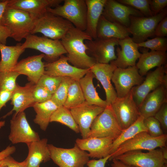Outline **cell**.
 <instances>
[{
  "instance_id": "obj_1",
  "label": "cell",
  "mask_w": 167,
  "mask_h": 167,
  "mask_svg": "<svg viewBox=\"0 0 167 167\" xmlns=\"http://www.w3.org/2000/svg\"><path fill=\"white\" fill-rule=\"evenodd\" d=\"M93 39L85 31L73 26L60 41L67 52L68 62L81 69H90L96 62L87 54L84 41Z\"/></svg>"
},
{
  "instance_id": "obj_2",
  "label": "cell",
  "mask_w": 167,
  "mask_h": 167,
  "mask_svg": "<svg viewBox=\"0 0 167 167\" xmlns=\"http://www.w3.org/2000/svg\"><path fill=\"white\" fill-rule=\"evenodd\" d=\"M35 19L26 12L7 6L3 15V25L9 30L10 37L19 42L31 34Z\"/></svg>"
},
{
  "instance_id": "obj_3",
  "label": "cell",
  "mask_w": 167,
  "mask_h": 167,
  "mask_svg": "<svg viewBox=\"0 0 167 167\" xmlns=\"http://www.w3.org/2000/svg\"><path fill=\"white\" fill-rule=\"evenodd\" d=\"M73 26L63 18L48 12L35 19L31 34L40 33L51 39L60 40Z\"/></svg>"
},
{
  "instance_id": "obj_4",
  "label": "cell",
  "mask_w": 167,
  "mask_h": 167,
  "mask_svg": "<svg viewBox=\"0 0 167 167\" xmlns=\"http://www.w3.org/2000/svg\"><path fill=\"white\" fill-rule=\"evenodd\" d=\"M63 2V5L49 8L47 11L63 18L76 28L85 31L87 12L85 0H64Z\"/></svg>"
},
{
  "instance_id": "obj_5",
  "label": "cell",
  "mask_w": 167,
  "mask_h": 167,
  "mask_svg": "<svg viewBox=\"0 0 167 167\" xmlns=\"http://www.w3.org/2000/svg\"><path fill=\"white\" fill-rule=\"evenodd\" d=\"M167 8L159 13L150 16H130V23L127 28L132 35L133 41L136 44L143 42L155 36V29L159 22L167 16Z\"/></svg>"
},
{
  "instance_id": "obj_6",
  "label": "cell",
  "mask_w": 167,
  "mask_h": 167,
  "mask_svg": "<svg viewBox=\"0 0 167 167\" xmlns=\"http://www.w3.org/2000/svg\"><path fill=\"white\" fill-rule=\"evenodd\" d=\"M122 130L111 105H108L93 121L88 137H111L114 140Z\"/></svg>"
},
{
  "instance_id": "obj_7",
  "label": "cell",
  "mask_w": 167,
  "mask_h": 167,
  "mask_svg": "<svg viewBox=\"0 0 167 167\" xmlns=\"http://www.w3.org/2000/svg\"><path fill=\"white\" fill-rule=\"evenodd\" d=\"M167 140V135L166 134L160 136L153 137L147 132H140L120 145L116 151L110 155L109 160L111 161L130 151L142 150L150 151L166 147Z\"/></svg>"
},
{
  "instance_id": "obj_8",
  "label": "cell",
  "mask_w": 167,
  "mask_h": 167,
  "mask_svg": "<svg viewBox=\"0 0 167 167\" xmlns=\"http://www.w3.org/2000/svg\"><path fill=\"white\" fill-rule=\"evenodd\" d=\"M50 159L59 167H84L89 160L88 153L75 144L70 148L48 144Z\"/></svg>"
},
{
  "instance_id": "obj_9",
  "label": "cell",
  "mask_w": 167,
  "mask_h": 167,
  "mask_svg": "<svg viewBox=\"0 0 167 167\" xmlns=\"http://www.w3.org/2000/svg\"><path fill=\"white\" fill-rule=\"evenodd\" d=\"M24 49H31L42 52L44 54V58L50 62L58 60L60 57L67 52L60 40H54L45 36H40L30 34L26 38L25 41L21 44Z\"/></svg>"
},
{
  "instance_id": "obj_10",
  "label": "cell",
  "mask_w": 167,
  "mask_h": 167,
  "mask_svg": "<svg viewBox=\"0 0 167 167\" xmlns=\"http://www.w3.org/2000/svg\"><path fill=\"white\" fill-rule=\"evenodd\" d=\"M167 68L164 65L149 72L142 83L132 88L131 91L138 108L150 92L162 86H167Z\"/></svg>"
},
{
  "instance_id": "obj_11",
  "label": "cell",
  "mask_w": 167,
  "mask_h": 167,
  "mask_svg": "<svg viewBox=\"0 0 167 167\" xmlns=\"http://www.w3.org/2000/svg\"><path fill=\"white\" fill-rule=\"evenodd\" d=\"M114 159L129 166L135 167H162L167 163L163 158L161 148L146 152L138 150L130 151Z\"/></svg>"
},
{
  "instance_id": "obj_12",
  "label": "cell",
  "mask_w": 167,
  "mask_h": 167,
  "mask_svg": "<svg viewBox=\"0 0 167 167\" xmlns=\"http://www.w3.org/2000/svg\"><path fill=\"white\" fill-rule=\"evenodd\" d=\"M110 105L122 130L134 123L140 116L138 107L133 98L131 91L123 97H117Z\"/></svg>"
},
{
  "instance_id": "obj_13",
  "label": "cell",
  "mask_w": 167,
  "mask_h": 167,
  "mask_svg": "<svg viewBox=\"0 0 167 167\" xmlns=\"http://www.w3.org/2000/svg\"><path fill=\"white\" fill-rule=\"evenodd\" d=\"M144 79L135 66L125 68L117 67L113 72L111 81L117 97H121L127 95L132 88L141 84Z\"/></svg>"
},
{
  "instance_id": "obj_14",
  "label": "cell",
  "mask_w": 167,
  "mask_h": 167,
  "mask_svg": "<svg viewBox=\"0 0 167 167\" xmlns=\"http://www.w3.org/2000/svg\"><path fill=\"white\" fill-rule=\"evenodd\" d=\"M8 139L13 144L19 143L27 144L41 139L38 133L30 126L24 111L13 115L10 120Z\"/></svg>"
},
{
  "instance_id": "obj_15",
  "label": "cell",
  "mask_w": 167,
  "mask_h": 167,
  "mask_svg": "<svg viewBox=\"0 0 167 167\" xmlns=\"http://www.w3.org/2000/svg\"><path fill=\"white\" fill-rule=\"evenodd\" d=\"M118 41L116 38H96L86 40L84 42L88 49L87 52H89L96 63L108 64L117 58L115 46H118Z\"/></svg>"
},
{
  "instance_id": "obj_16",
  "label": "cell",
  "mask_w": 167,
  "mask_h": 167,
  "mask_svg": "<svg viewBox=\"0 0 167 167\" xmlns=\"http://www.w3.org/2000/svg\"><path fill=\"white\" fill-rule=\"evenodd\" d=\"M102 15L110 22L120 24L127 28L130 24V16H144L138 10L115 0H106Z\"/></svg>"
},
{
  "instance_id": "obj_17",
  "label": "cell",
  "mask_w": 167,
  "mask_h": 167,
  "mask_svg": "<svg viewBox=\"0 0 167 167\" xmlns=\"http://www.w3.org/2000/svg\"><path fill=\"white\" fill-rule=\"evenodd\" d=\"M105 108L96 105H89L85 101L82 104L70 109L79 127L82 138L88 137L93 121Z\"/></svg>"
},
{
  "instance_id": "obj_18",
  "label": "cell",
  "mask_w": 167,
  "mask_h": 167,
  "mask_svg": "<svg viewBox=\"0 0 167 167\" xmlns=\"http://www.w3.org/2000/svg\"><path fill=\"white\" fill-rule=\"evenodd\" d=\"M118 45L120 48L118 46L116 48L117 58L110 63L121 68L135 66L136 61L141 54L137 44L129 36L119 40Z\"/></svg>"
},
{
  "instance_id": "obj_19",
  "label": "cell",
  "mask_w": 167,
  "mask_h": 167,
  "mask_svg": "<svg viewBox=\"0 0 167 167\" xmlns=\"http://www.w3.org/2000/svg\"><path fill=\"white\" fill-rule=\"evenodd\" d=\"M44 54L33 55L20 60L11 71L27 76L29 82L36 84L44 74L45 63L42 61Z\"/></svg>"
},
{
  "instance_id": "obj_20",
  "label": "cell",
  "mask_w": 167,
  "mask_h": 167,
  "mask_svg": "<svg viewBox=\"0 0 167 167\" xmlns=\"http://www.w3.org/2000/svg\"><path fill=\"white\" fill-rule=\"evenodd\" d=\"M44 74L49 76L68 77L76 80L83 77L90 69H81L70 64L66 56L61 55L57 60L45 63Z\"/></svg>"
},
{
  "instance_id": "obj_21",
  "label": "cell",
  "mask_w": 167,
  "mask_h": 167,
  "mask_svg": "<svg viewBox=\"0 0 167 167\" xmlns=\"http://www.w3.org/2000/svg\"><path fill=\"white\" fill-rule=\"evenodd\" d=\"M114 140L111 137L78 138L75 144L82 150L88 152L89 157L100 159L110 155Z\"/></svg>"
},
{
  "instance_id": "obj_22",
  "label": "cell",
  "mask_w": 167,
  "mask_h": 167,
  "mask_svg": "<svg viewBox=\"0 0 167 167\" xmlns=\"http://www.w3.org/2000/svg\"><path fill=\"white\" fill-rule=\"evenodd\" d=\"M117 68L113 64L96 63L90 69L96 78L101 83L105 91L107 105H110L117 97L112 85L111 79L113 72Z\"/></svg>"
},
{
  "instance_id": "obj_23",
  "label": "cell",
  "mask_w": 167,
  "mask_h": 167,
  "mask_svg": "<svg viewBox=\"0 0 167 167\" xmlns=\"http://www.w3.org/2000/svg\"><path fill=\"white\" fill-rule=\"evenodd\" d=\"M63 0H8L7 6L26 12L35 19L48 12L47 9L59 5Z\"/></svg>"
},
{
  "instance_id": "obj_24",
  "label": "cell",
  "mask_w": 167,
  "mask_h": 167,
  "mask_svg": "<svg viewBox=\"0 0 167 167\" xmlns=\"http://www.w3.org/2000/svg\"><path fill=\"white\" fill-rule=\"evenodd\" d=\"M167 102V86H162L150 92L139 108L140 115L144 118L154 117L162 106Z\"/></svg>"
},
{
  "instance_id": "obj_25",
  "label": "cell",
  "mask_w": 167,
  "mask_h": 167,
  "mask_svg": "<svg viewBox=\"0 0 167 167\" xmlns=\"http://www.w3.org/2000/svg\"><path fill=\"white\" fill-rule=\"evenodd\" d=\"M35 84L30 82L22 87L18 85L16 89L13 92L11 99V104L13 106L12 109L2 117L3 118L11 114L14 111L13 115L24 110L35 104L33 97L32 92Z\"/></svg>"
},
{
  "instance_id": "obj_26",
  "label": "cell",
  "mask_w": 167,
  "mask_h": 167,
  "mask_svg": "<svg viewBox=\"0 0 167 167\" xmlns=\"http://www.w3.org/2000/svg\"><path fill=\"white\" fill-rule=\"evenodd\" d=\"M140 48L139 50L142 53L135 66L142 76L146 75L152 68L166 64L167 59L166 52L155 50L149 51L148 49Z\"/></svg>"
},
{
  "instance_id": "obj_27",
  "label": "cell",
  "mask_w": 167,
  "mask_h": 167,
  "mask_svg": "<svg viewBox=\"0 0 167 167\" xmlns=\"http://www.w3.org/2000/svg\"><path fill=\"white\" fill-rule=\"evenodd\" d=\"M47 142L46 138H43L27 144L28 153L25 160L26 167H40L41 163L50 160Z\"/></svg>"
},
{
  "instance_id": "obj_28",
  "label": "cell",
  "mask_w": 167,
  "mask_h": 167,
  "mask_svg": "<svg viewBox=\"0 0 167 167\" xmlns=\"http://www.w3.org/2000/svg\"><path fill=\"white\" fill-rule=\"evenodd\" d=\"M130 35L127 28L120 24L110 22L101 15L96 29L97 38L122 39Z\"/></svg>"
},
{
  "instance_id": "obj_29",
  "label": "cell",
  "mask_w": 167,
  "mask_h": 167,
  "mask_svg": "<svg viewBox=\"0 0 167 167\" xmlns=\"http://www.w3.org/2000/svg\"><path fill=\"white\" fill-rule=\"evenodd\" d=\"M87 6L85 32L93 39L97 38L98 23L106 0H85Z\"/></svg>"
},
{
  "instance_id": "obj_30",
  "label": "cell",
  "mask_w": 167,
  "mask_h": 167,
  "mask_svg": "<svg viewBox=\"0 0 167 167\" xmlns=\"http://www.w3.org/2000/svg\"><path fill=\"white\" fill-rule=\"evenodd\" d=\"M21 44L7 46L0 44V71H11L16 66L19 57L25 50L21 47Z\"/></svg>"
},
{
  "instance_id": "obj_31",
  "label": "cell",
  "mask_w": 167,
  "mask_h": 167,
  "mask_svg": "<svg viewBox=\"0 0 167 167\" xmlns=\"http://www.w3.org/2000/svg\"><path fill=\"white\" fill-rule=\"evenodd\" d=\"M94 77L93 74L90 70L79 81L85 101L89 105L105 108L107 106L106 101L100 97L93 84V79Z\"/></svg>"
},
{
  "instance_id": "obj_32",
  "label": "cell",
  "mask_w": 167,
  "mask_h": 167,
  "mask_svg": "<svg viewBox=\"0 0 167 167\" xmlns=\"http://www.w3.org/2000/svg\"><path fill=\"white\" fill-rule=\"evenodd\" d=\"M32 107L36 113L34 122L38 125L41 130L45 131L50 122L51 116L59 107L51 100L36 103Z\"/></svg>"
},
{
  "instance_id": "obj_33",
  "label": "cell",
  "mask_w": 167,
  "mask_h": 167,
  "mask_svg": "<svg viewBox=\"0 0 167 167\" xmlns=\"http://www.w3.org/2000/svg\"><path fill=\"white\" fill-rule=\"evenodd\" d=\"M144 119L143 117L140 116L134 123L123 130L120 135L112 143L110 155L113 153L122 143L131 139L138 134L142 132H148L144 124Z\"/></svg>"
},
{
  "instance_id": "obj_34",
  "label": "cell",
  "mask_w": 167,
  "mask_h": 167,
  "mask_svg": "<svg viewBox=\"0 0 167 167\" xmlns=\"http://www.w3.org/2000/svg\"><path fill=\"white\" fill-rule=\"evenodd\" d=\"M57 122L67 126L76 133H79V127L76 123L70 109L64 106L59 107L51 117L50 122Z\"/></svg>"
},
{
  "instance_id": "obj_35",
  "label": "cell",
  "mask_w": 167,
  "mask_h": 167,
  "mask_svg": "<svg viewBox=\"0 0 167 167\" xmlns=\"http://www.w3.org/2000/svg\"><path fill=\"white\" fill-rule=\"evenodd\" d=\"M85 101L79 81L73 79L69 86L67 98L63 106L70 109L82 104Z\"/></svg>"
},
{
  "instance_id": "obj_36",
  "label": "cell",
  "mask_w": 167,
  "mask_h": 167,
  "mask_svg": "<svg viewBox=\"0 0 167 167\" xmlns=\"http://www.w3.org/2000/svg\"><path fill=\"white\" fill-rule=\"evenodd\" d=\"M73 79L63 77L59 85L52 95L51 100L58 107L63 106L66 100L69 86Z\"/></svg>"
},
{
  "instance_id": "obj_37",
  "label": "cell",
  "mask_w": 167,
  "mask_h": 167,
  "mask_svg": "<svg viewBox=\"0 0 167 167\" xmlns=\"http://www.w3.org/2000/svg\"><path fill=\"white\" fill-rule=\"evenodd\" d=\"M19 75L12 71H0V89L13 92L18 85L16 80Z\"/></svg>"
},
{
  "instance_id": "obj_38",
  "label": "cell",
  "mask_w": 167,
  "mask_h": 167,
  "mask_svg": "<svg viewBox=\"0 0 167 167\" xmlns=\"http://www.w3.org/2000/svg\"><path fill=\"white\" fill-rule=\"evenodd\" d=\"M139 48L143 47L151 50L166 52L167 50V39L166 37L156 36L151 39H147L137 44Z\"/></svg>"
},
{
  "instance_id": "obj_39",
  "label": "cell",
  "mask_w": 167,
  "mask_h": 167,
  "mask_svg": "<svg viewBox=\"0 0 167 167\" xmlns=\"http://www.w3.org/2000/svg\"><path fill=\"white\" fill-rule=\"evenodd\" d=\"M118 2L131 6L139 11L144 16L154 15L150 7V0H118Z\"/></svg>"
},
{
  "instance_id": "obj_40",
  "label": "cell",
  "mask_w": 167,
  "mask_h": 167,
  "mask_svg": "<svg viewBox=\"0 0 167 167\" xmlns=\"http://www.w3.org/2000/svg\"><path fill=\"white\" fill-rule=\"evenodd\" d=\"M62 78L44 74L40 78L36 84L44 88L53 95L59 85Z\"/></svg>"
},
{
  "instance_id": "obj_41",
  "label": "cell",
  "mask_w": 167,
  "mask_h": 167,
  "mask_svg": "<svg viewBox=\"0 0 167 167\" xmlns=\"http://www.w3.org/2000/svg\"><path fill=\"white\" fill-rule=\"evenodd\" d=\"M143 122L148 132L151 136L157 137L164 134L160 123L154 117L144 118Z\"/></svg>"
},
{
  "instance_id": "obj_42",
  "label": "cell",
  "mask_w": 167,
  "mask_h": 167,
  "mask_svg": "<svg viewBox=\"0 0 167 167\" xmlns=\"http://www.w3.org/2000/svg\"><path fill=\"white\" fill-rule=\"evenodd\" d=\"M32 94L35 103H42L50 100L52 96L46 89L36 84L33 88Z\"/></svg>"
},
{
  "instance_id": "obj_43",
  "label": "cell",
  "mask_w": 167,
  "mask_h": 167,
  "mask_svg": "<svg viewBox=\"0 0 167 167\" xmlns=\"http://www.w3.org/2000/svg\"><path fill=\"white\" fill-rule=\"evenodd\" d=\"M154 117L159 122L165 131L167 130V102L165 103Z\"/></svg>"
},
{
  "instance_id": "obj_44",
  "label": "cell",
  "mask_w": 167,
  "mask_h": 167,
  "mask_svg": "<svg viewBox=\"0 0 167 167\" xmlns=\"http://www.w3.org/2000/svg\"><path fill=\"white\" fill-rule=\"evenodd\" d=\"M167 6V0H150V7L154 15L159 13Z\"/></svg>"
},
{
  "instance_id": "obj_45",
  "label": "cell",
  "mask_w": 167,
  "mask_h": 167,
  "mask_svg": "<svg viewBox=\"0 0 167 167\" xmlns=\"http://www.w3.org/2000/svg\"><path fill=\"white\" fill-rule=\"evenodd\" d=\"M154 34L156 36H167V16L162 19L158 24L155 29Z\"/></svg>"
},
{
  "instance_id": "obj_46",
  "label": "cell",
  "mask_w": 167,
  "mask_h": 167,
  "mask_svg": "<svg viewBox=\"0 0 167 167\" xmlns=\"http://www.w3.org/2000/svg\"><path fill=\"white\" fill-rule=\"evenodd\" d=\"M2 165L6 167H26V164L24 160L21 162L15 160L13 158L9 156L0 161V165Z\"/></svg>"
},
{
  "instance_id": "obj_47",
  "label": "cell",
  "mask_w": 167,
  "mask_h": 167,
  "mask_svg": "<svg viewBox=\"0 0 167 167\" xmlns=\"http://www.w3.org/2000/svg\"><path fill=\"white\" fill-rule=\"evenodd\" d=\"M13 92L0 89V111L6 106V104L11 100Z\"/></svg>"
},
{
  "instance_id": "obj_48",
  "label": "cell",
  "mask_w": 167,
  "mask_h": 167,
  "mask_svg": "<svg viewBox=\"0 0 167 167\" xmlns=\"http://www.w3.org/2000/svg\"><path fill=\"white\" fill-rule=\"evenodd\" d=\"M111 156L110 155L107 156L98 160H89L86 165L88 167H105L107 161Z\"/></svg>"
},
{
  "instance_id": "obj_49",
  "label": "cell",
  "mask_w": 167,
  "mask_h": 167,
  "mask_svg": "<svg viewBox=\"0 0 167 167\" xmlns=\"http://www.w3.org/2000/svg\"><path fill=\"white\" fill-rule=\"evenodd\" d=\"M10 36L8 29L5 26L0 25V44L6 45L7 39Z\"/></svg>"
},
{
  "instance_id": "obj_50",
  "label": "cell",
  "mask_w": 167,
  "mask_h": 167,
  "mask_svg": "<svg viewBox=\"0 0 167 167\" xmlns=\"http://www.w3.org/2000/svg\"><path fill=\"white\" fill-rule=\"evenodd\" d=\"M16 148L14 146H8L0 152V161L14 153L16 151Z\"/></svg>"
},
{
  "instance_id": "obj_51",
  "label": "cell",
  "mask_w": 167,
  "mask_h": 167,
  "mask_svg": "<svg viewBox=\"0 0 167 167\" xmlns=\"http://www.w3.org/2000/svg\"><path fill=\"white\" fill-rule=\"evenodd\" d=\"M8 2V0H0V25L3 26V15Z\"/></svg>"
},
{
  "instance_id": "obj_52",
  "label": "cell",
  "mask_w": 167,
  "mask_h": 167,
  "mask_svg": "<svg viewBox=\"0 0 167 167\" xmlns=\"http://www.w3.org/2000/svg\"><path fill=\"white\" fill-rule=\"evenodd\" d=\"M111 161L112 162L111 165L112 167H130L116 159H113Z\"/></svg>"
},
{
  "instance_id": "obj_53",
  "label": "cell",
  "mask_w": 167,
  "mask_h": 167,
  "mask_svg": "<svg viewBox=\"0 0 167 167\" xmlns=\"http://www.w3.org/2000/svg\"><path fill=\"white\" fill-rule=\"evenodd\" d=\"M162 156L163 159L166 160H167V148L166 147H163L161 148Z\"/></svg>"
},
{
  "instance_id": "obj_54",
  "label": "cell",
  "mask_w": 167,
  "mask_h": 167,
  "mask_svg": "<svg viewBox=\"0 0 167 167\" xmlns=\"http://www.w3.org/2000/svg\"><path fill=\"white\" fill-rule=\"evenodd\" d=\"M5 121H0V129L5 125Z\"/></svg>"
},
{
  "instance_id": "obj_55",
  "label": "cell",
  "mask_w": 167,
  "mask_h": 167,
  "mask_svg": "<svg viewBox=\"0 0 167 167\" xmlns=\"http://www.w3.org/2000/svg\"><path fill=\"white\" fill-rule=\"evenodd\" d=\"M162 167H167V163H165L164 164Z\"/></svg>"
},
{
  "instance_id": "obj_56",
  "label": "cell",
  "mask_w": 167,
  "mask_h": 167,
  "mask_svg": "<svg viewBox=\"0 0 167 167\" xmlns=\"http://www.w3.org/2000/svg\"><path fill=\"white\" fill-rule=\"evenodd\" d=\"M0 167H6V166L3 165H0Z\"/></svg>"
},
{
  "instance_id": "obj_57",
  "label": "cell",
  "mask_w": 167,
  "mask_h": 167,
  "mask_svg": "<svg viewBox=\"0 0 167 167\" xmlns=\"http://www.w3.org/2000/svg\"><path fill=\"white\" fill-rule=\"evenodd\" d=\"M130 167H135L133 166H130Z\"/></svg>"
},
{
  "instance_id": "obj_58",
  "label": "cell",
  "mask_w": 167,
  "mask_h": 167,
  "mask_svg": "<svg viewBox=\"0 0 167 167\" xmlns=\"http://www.w3.org/2000/svg\"></svg>"
}]
</instances>
